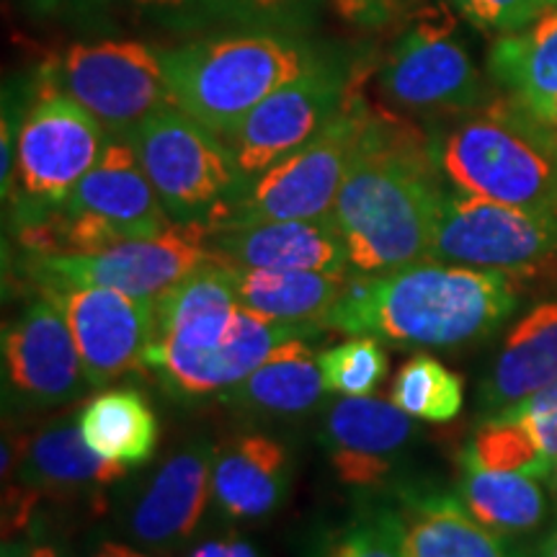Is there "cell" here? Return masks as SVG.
I'll return each mask as SVG.
<instances>
[{"instance_id": "6da1fadb", "label": "cell", "mask_w": 557, "mask_h": 557, "mask_svg": "<svg viewBox=\"0 0 557 557\" xmlns=\"http://www.w3.org/2000/svg\"><path fill=\"white\" fill-rule=\"evenodd\" d=\"M444 194L429 135L374 111L331 209L351 269L385 274L426 261Z\"/></svg>"}, {"instance_id": "7a4b0ae2", "label": "cell", "mask_w": 557, "mask_h": 557, "mask_svg": "<svg viewBox=\"0 0 557 557\" xmlns=\"http://www.w3.org/2000/svg\"><path fill=\"white\" fill-rule=\"evenodd\" d=\"M517 305L511 274L426 259L348 278L323 329L406 348H457L498 331Z\"/></svg>"}, {"instance_id": "3957f363", "label": "cell", "mask_w": 557, "mask_h": 557, "mask_svg": "<svg viewBox=\"0 0 557 557\" xmlns=\"http://www.w3.org/2000/svg\"><path fill=\"white\" fill-rule=\"evenodd\" d=\"M429 145L449 189L557 214V135L513 96L447 116Z\"/></svg>"}, {"instance_id": "277c9868", "label": "cell", "mask_w": 557, "mask_h": 557, "mask_svg": "<svg viewBox=\"0 0 557 557\" xmlns=\"http://www.w3.org/2000/svg\"><path fill=\"white\" fill-rule=\"evenodd\" d=\"M320 60L299 34L271 29H238L163 50L173 103L222 139Z\"/></svg>"}, {"instance_id": "5b68a950", "label": "cell", "mask_w": 557, "mask_h": 557, "mask_svg": "<svg viewBox=\"0 0 557 557\" xmlns=\"http://www.w3.org/2000/svg\"><path fill=\"white\" fill-rule=\"evenodd\" d=\"M173 225L127 137H111L99 163L50 214L26 218L21 243L29 256H83Z\"/></svg>"}, {"instance_id": "8992f818", "label": "cell", "mask_w": 557, "mask_h": 557, "mask_svg": "<svg viewBox=\"0 0 557 557\" xmlns=\"http://www.w3.org/2000/svg\"><path fill=\"white\" fill-rule=\"evenodd\" d=\"M372 114L359 90L351 88L338 114L310 143L246 181L207 227H246L331 214Z\"/></svg>"}, {"instance_id": "52a82bcc", "label": "cell", "mask_w": 557, "mask_h": 557, "mask_svg": "<svg viewBox=\"0 0 557 557\" xmlns=\"http://www.w3.org/2000/svg\"><path fill=\"white\" fill-rule=\"evenodd\" d=\"M173 222L209 225L246 184L227 143L176 103L152 111L127 135Z\"/></svg>"}, {"instance_id": "ba28073f", "label": "cell", "mask_w": 557, "mask_h": 557, "mask_svg": "<svg viewBox=\"0 0 557 557\" xmlns=\"http://www.w3.org/2000/svg\"><path fill=\"white\" fill-rule=\"evenodd\" d=\"M377 86L395 111L418 116H455L487 101L483 75L444 5L423 9L395 39Z\"/></svg>"}, {"instance_id": "9c48e42d", "label": "cell", "mask_w": 557, "mask_h": 557, "mask_svg": "<svg viewBox=\"0 0 557 557\" xmlns=\"http://www.w3.org/2000/svg\"><path fill=\"white\" fill-rule=\"evenodd\" d=\"M431 261L527 276L557 261V214L449 189L438 207Z\"/></svg>"}, {"instance_id": "30bf717a", "label": "cell", "mask_w": 557, "mask_h": 557, "mask_svg": "<svg viewBox=\"0 0 557 557\" xmlns=\"http://www.w3.org/2000/svg\"><path fill=\"white\" fill-rule=\"evenodd\" d=\"M47 81L90 111L111 137H127L152 111L173 103L163 50L137 39L78 41Z\"/></svg>"}, {"instance_id": "8fae6325", "label": "cell", "mask_w": 557, "mask_h": 557, "mask_svg": "<svg viewBox=\"0 0 557 557\" xmlns=\"http://www.w3.org/2000/svg\"><path fill=\"white\" fill-rule=\"evenodd\" d=\"M109 139L90 111L45 81L21 120L13 189L29 207H60L99 163Z\"/></svg>"}, {"instance_id": "7c38bea8", "label": "cell", "mask_w": 557, "mask_h": 557, "mask_svg": "<svg viewBox=\"0 0 557 557\" xmlns=\"http://www.w3.org/2000/svg\"><path fill=\"white\" fill-rule=\"evenodd\" d=\"M37 282H65L75 287H107L124 295L158 299L173 284L212 261L209 227L201 222L173 225L156 238L124 240L83 256H32Z\"/></svg>"}, {"instance_id": "4fadbf2b", "label": "cell", "mask_w": 557, "mask_h": 557, "mask_svg": "<svg viewBox=\"0 0 557 557\" xmlns=\"http://www.w3.org/2000/svg\"><path fill=\"white\" fill-rule=\"evenodd\" d=\"M351 88L344 62L320 60L274 90L225 137L240 176L250 181L310 143L338 114Z\"/></svg>"}, {"instance_id": "5bb4252c", "label": "cell", "mask_w": 557, "mask_h": 557, "mask_svg": "<svg viewBox=\"0 0 557 557\" xmlns=\"http://www.w3.org/2000/svg\"><path fill=\"white\" fill-rule=\"evenodd\" d=\"M39 289L60 305L90 387H103L129 372H148L145 351L158 338L156 299L50 278L39 282Z\"/></svg>"}, {"instance_id": "9a60e30c", "label": "cell", "mask_w": 557, "mask_h": 557, "mask_svg": "<svg viewBox=\"0 0 557 557\" xmlns=\"http://www.w3.org/2000/svg\"><path fill=\"white\" fill-rule=\"evenodd\" d=\"M318 329L315 323H284L240 305L233 329L220 346L191 348L156 338L145 351V369L156 374L173 398L197 400L222 395L259 369L284 341L312 336Z\"/></svg>"}, {"instance_id": "2e32d148", "label": "cell", "mask_w": 557, "mask_h": 557, "mask_svg": "<svg viewBox=\"0 0 557 557\" xmlns=\"http://www.w3.org/2000/svg\"><path fill=\"white\" fill-rule=\"evenodd\" d=\"M5 393L26 408H54L78 400L90 387L73 333L60 305L39 289L3 329Z\"/></svg>"}, {"instance_id": "e0dca14e", "label": "cell", "mask_w": 557, "mask_h": 557, "mask_svg": "<svg viewBox=\"0 0 557 557\" xmlns=\"http://www.w3.org/2000/svg\"><path fill=\"white\" fill-rule=\"evenodd\" d=\"M416 436V418L374 395L333 400L320 423V444L333 472L354 487L385 483Z\"/></svg>"}, {"instance_id": "ac0fdd59", "label": "cell", "mask_w": 557, "mask_h": 557, "mask_svg": "<svg viewBox=\"0 0 557 557\" xmlns=\"http://www.w3.org/2000/svg\"><path fill=\"white\" fill-rule=\"evenodd\" d=\"M212 444L197 442L160 465L124 517V532L137 547L173 553L197 532L212 496Z\"/></svg>"}, {"instance_id": "d6986e66", "label": "cell", "mask_w": 557, "mask_h": 557, "mask_svg": "<svg viewBox=\"0 0 557 557\" xmlns=\"http://www.w3.org/2000/svg\"><path fill=\"white\" fill-rule=\"evenodd\" d=\"M214 259L263 271H348V253L331 214L209 230Z\"/></svg>"}, {"instance_id": "ffe728a7", "label": "cell", "mask_w": 557, "mask_h": 557, "mask_svg": "<svg viewBox=\"0 0 557 557\" xmlns=\"http://www.w3.org/2000/svg\"><path fill=\"white\" fill-rule=\"evenodd\" d=\"M127 475V468L103 459L86 442L78 413H65L26 436L11 480L32 487L39 498H101V491ZM5 480V483H11Z\"/></svg>"}, {"instance_id": "44dd1931", "label": "cell", "mask_w": 557, "mask_h": 557, "mask_svg": "<svg viewBox=\"0 0 557 557\" xmlns=\"http://www.w3.org/2000/svg\"><path fill=\"white\" fill-rule=\"evenodd\" d=\"M292 485L287 447L267 434H238L214 449L212 498L235 521L269 519Z\"/></svg>"}, {"instance_id": "7402d4cb", "label": "cell", "mask_w": 557, "mask_h": 557, "mask_svg": "<svg viewBox=\"0 0 557 557\" xmlns=\"http://www.w3.org/2000/svg\"><path fill=\"white\" fill-rule=\"evenodd\" d=\"M393 506L408 557H521L506 537L480 524L457 493L408 485L395 491Z\"/></svg>"}, {"instance_id": "603a6c76", "label": "cell", "mask_w": 557, "mask_h": 557, "mask_svg": "<svg viewBox=\"0 0 557 557\" xmlns=\"http://www.w3.org/2000/svg\"><path fill=\"white\" fill-rule=\"evenodd\" d=\"M557 382V302H542L506 333L480 385L487 416L532 398Z\"/></svg>"}, {"instance_id": "cb8c5ba5", "label": "cell", "mask_w": 557, "mask_h": 557, "mask_svg": "<svg viewBox=\"0 0 557 557\" xmlns=\"http://www.w3.org/2000/svg\"><path fill=\"white\" fill-rule=\"evenodd\" d=\"M238 308L233 267L212 259L156 299L158 338L191 348H214L227 338Z\"/></svg>"}, {"instance_id": "d4e9b609", "label": "cell", "mask_w": 557, "mask_h": 557, "mask_svg": "<svg viewBox=\"0 0 557 557\" xmlns=\"http://www.w3.org/2000/svg\"><path fill=\"white\" fill-rule=\"evenodd\" d=\"M487 67L508 96L557 135V3L524 29L498 37Z\"/></svg>"}, {"instance_id": "484cf974", "label": "cell", "mask_w": 557, "mask_h": 557, "mask_svg": "<svg viewBox=\"0 0 557 557\" xmlns=\"http://www.w3.org/2000/svg\"><path fill=\"white\" fill-rule=\"evenodd\" d=\"M325 395L318 354L299 336L284 341L259 369L218 398L222 406L246 413L297 418L312 413Z\"/></svg>"}, {"instance_id": "4316f807", "label": "cell", "mask_w": 557, "mask_h": 557, "mask_svg": "<svg viewBox=\"0 0 557 557\" xmlns=\"http://www.w3.org/2000/svg\"><path fill=\"white\" fill-rule=\"evenodd\" d=\"M457 496L480 524L506 540L537 532L547 517V496L537 478L483 468L465 449L459 451Z\"/></svg>"}, {"instance_id": "83f0119b", "label": "cell", "mask_w": 557, "mask_h": 557, "mask_svg": "<svg viewBox=\"0 0 557 557\" xmlns=\"http://www.w3.org/2000/svg\"><path fill=\"white\" fill-rule=\"evenodd\" d=\"M235 271V289L243 308L284 323L323 325L348 287V271Z\"/></svg>"}, {"instance_id": "f1b7e54d", "label": "cell", "mask_w": 557, "mask_h": 557, "mask_svg": "<svg viewBox=\"0 0 557 557\" xmlns=\"http://www.w3.org/2000/svg\"><path fill=\"white\" fill-rule=\"evenodd\" d=\"M86 442L103 459L135 470L156 457L160 421L143 389L114 387L99 393L81 408Z\"/></svg>"}, {"instance_id": "f546056e", "label": "cell", "mask_w": 557, "mask_h": 557, "mask_svg": "<svg viewBox=\"0 0 557 557\" xmlns=\"http://www.w3.org/2000/svg\"><path fill=\"white\" fill-rule=\"evenodd\" d=\"M389 400L416 421L447 423L465 406V382L438 359L416 354L395 374Z\"/></svg>"}, {"instance_id": "4dcf8cb0", "label": "cell", "mask_w": 557, "mask_h": 557, "mask_svg": "<svg viewBox=\"0 0 557 557\" xmlns=\"http://www.w3.org/2000/svg\"><path fill=\"white\" fill-rule=\"evenodd\" d=\"M315 557H408L398 508L393 500L364 504L346 524L323 534Z\"/></svg>"}, {"instance_id": "1f68e13d", "label": "cell", "mask_w": 557, "mask_h": 557, "mask_svg": "<svg viewBox=\"0 0 557 557\" xmlns=\"http://www.w3.org/2000/svg\"><path fill=\"white\" fill-rule=\"evenodd\" d=\"M325 389L344 398H367L387 380V351L372 336H351L344 344L318 354Z\"/></svg>"}, {"instance_id": "d6a6232c", "label": "cell", "mask_w": 557, "mask_h": 557, "mask_svg": "<svg viewBox=\"0 0 557 557\" xmlns=\"http://www.w3.org/2000/svg\"><path fill=\"white\" fill-rule=\"evenodd\" d=\"M325 0H209L214 21H233L240 29L302 34L318 24Z\"/></svg>"}, {"instance_id": "836d02e7", "label": "cell", "mask_w": 557, "mask_h": 557, "mask_svg": "<svg viewBox=\"0 0 557 557\" xmlns=\"http://www.w3.org/2000/svg\"><path fill=\"white\" fill-rule=\"evenodd\" d=\"M451 11L485 34H513L532 24L542 11L540 0H449Z\"/></svg>"}, {"instance_id": "e575fe53", "label": "cell", "mask_w": 557, "mask_h": 557, "mask_svg": "<svg viewBox=\"0 0 557 557\" xmlns=\"http://www.w3.org/2000/svg\"><path fill=\"white\" fill-rule=\"evenodd\" d=\"M506 418H511L517 426L524 431L534 449L542 459L555 468L557 462V382L545 389H540L532 398L517 403V406L498 410ZM493 416V413H491Z\"/></svg>"}, {"instance_id": "d590c367", "label": "cell", "mask_w": 557, "mask_h": 557, "mask_svg": "<svg viewBox=\"0 0 557 557\" xmlns=\"http://www.w3.org/2000/svg\"><path fill=\"white\" fill-rule=\"evenodd\" d=\"M137 16L171 32H194L212 24L209 0H127Z\"/></svg>"}, {"instance_id": "8d00e7d4", "label": "cell", "mask_w": 557, "mask_h": 557, "mask_svg": "<svg viewBox=\"0 0 557 557\" xmlns=\"http://www.w3.org/2000/svg\"><path fill=\"white\" fill-rule=\"evenodd\" d=\"M329 3L354 29L377 32L400 16L408 0H329Z\"/></svg>"}, {"instance_id": "74e56055", "label": "cell", "mask_w": 557, "mask_h": 557, "mask_svg": "<svg viewBox=\"0 0 557 557\" xmlns=\"http://www.w3.org/2000/svg\"><path fill=\"white\" fill-rule=\"evenodd\" d=\"M109 0H26L34 18H78L103 9Z\"/></svg>"}, {"instance_id": "f35d334b", "label": "cell", "mask_w": 557, "mask_h": 557, "mask_svg": "<svg viewBox=\"0 0 557 557\" xmlns=\"http://www.w3.org/2000/svg\"><path fill=\"white\" fill-rule=\"evenodd\" d=\"M184 557H261L259 547L243 534H222L194 545Z\"/></svg>"}, {"instance_id": "ab89813d", "label": "cell", "mask_w": 557, "mask_h": 557, "mask_svg": "<svg viewBox=\"0 0 557 557\" xmlns=\"http://www.w3.org/2000/svg\"><path fill=\"white\" fill-rule=\"evenodd\" d=\"M88 557H158L156 553H150V549H143V547H135V545H127V542H101V545H96L90 549Z\"/></svg>"}, {"instance_id": "60d3db41", "label": "cell", "mask_w": 557, "mask_h": 557, "mask_svg": "<svg viewBox=\"0 0 557 557\" xmlns=\"http://www.w3.org/2000/svg\"><path fill=\"white\" fill-rule=\"evenodd\" d=\"M26 557H67V553L58 540L39 534L26 545Z\"/></svg>"}, {"instance_id": "b9f144b4", "label": "cell", "mask_w": 557, "mask_h": 557, "mask_svg": "<svg viewBox=\"0 0 557 557\" xmlns=\"http://www.w3.org/2000/svg\"><path fill=\"white\" fill-rule=\"evenodd\" d=\"M537 557H557V527L547 534V540L540 545Z\"/></svg>"}, {"instance_id": "7bdbcfd3", "label": "cell", "mask_w": 557, "mask_h": 557, "mask_svg": "<svg viewBox=\"0 0 557 557\" xmlns=\"http://www.w3.org/2000/svg\"><path fill=\"white\" fill-rule=\"evenodd\" d=\"M3 557H26V545L21 542H3Z\"/></svg>"}, {"instance_id": "ee69618b", "label": "cell", "mask_w": 557, "mask_h": 557, "mask_svg": "<svg viewBox=\"0 0 557 557\" xmlns=\"http://www.w3.org/2000/svg\"><path fill=\"white\" fill-rule=\"evenodd\" d=\"M549 491H553V498H555V506H557V462L553 468V475H549Z\"/></svg>"}, {"instance_id": "f6af8a7d", "label": "cell", "mask_w": 557, "mask_h": 557, "mask_svg": "<svg viewBox=\"0 0 557 557\" xmlns=\"http://www.w3.org/2000/svg\"><path fill=\"white\" fill-rule=\"evenodd\" d=\"M540 3H542V5H545V9H549V5H555V3H557V0H540Z\"/></svg>"}]
</instances>
